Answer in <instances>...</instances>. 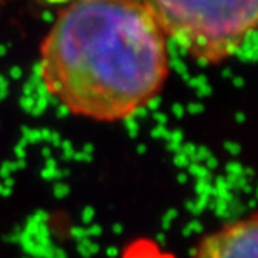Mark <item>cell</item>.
<instances>
[{
  "mask_svg": "<svg viewBox=\"0 0 258 258\" xmlns=\"http://www.w3.org/2000/svg\"><path fill=\"white\" fill-rule=\"evenodd\" d=\"M121 258H174V255L151 239H137L123 250Z\"/></svg>",
  "mask_w": 258,
  "mask_h": 258,
  "instance_id": "277c9868",
  "label": "cell"
},
{
  "mask_svg": "<svg viewBox=\"0 0 258 258\" xmlns=\"http://www.w3.org/2000/svg\"><path fill=\"white\" fill-rule=\"evenodd\" d=\"M167 39L202 64H219L258 30V0H142Z\"/></svg>",
  "mask_w": 258,
  "mask_h": 258,
  "instance_id": "7a4b0ae2",
  "label": "cell"
},
{
  "mask_svg": "<svg viewBox=\"0 0 258 258\" xmlns=\"http://www.w3.org/2000/svg\"><path fill=\"white\" fill-rule=\"evenodd\" d=\"M196 258H258V215L233 221L207 235Z\"/></svg>",
  "mask_w": 258,
  "mask_h": 258,
  "instance_id": "3957f363",
  "label": "cell"
},
{
  "mask_svg": "<svg viewBox=\"0 0 258 258\" xmlns=\"http://www.w3.org/2000/svg\"><path fill=\"white\" fill-rule=\"evenodd\" d=\"M38 75L70 114L121 121L167 84V36L142 0H81L66 5L48 28Z\"/></svg>",
  "mask_w": 258,
  "mask_h": 258,
  "instance_id": "6da1fadb",
  "label": "cell"
},
{
  "mask_svg": "<svg viewBox=\"0 0 258 258\" xmlns=\"http://www.w3.org/2000/svg\"><path fill=\"white\" fill-rule=\"evenodd\" d=\"M44 4H50V5H70L75 2H81V0H42Z\"/></svg>",
  "mask_w": 258,
  "mask_h": 258,
  "instance_id": "5b68a950",
  "label": "cell"
}]
</instances>
